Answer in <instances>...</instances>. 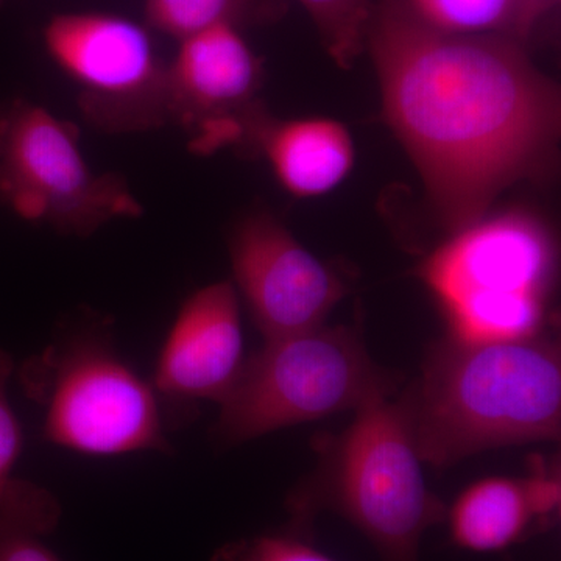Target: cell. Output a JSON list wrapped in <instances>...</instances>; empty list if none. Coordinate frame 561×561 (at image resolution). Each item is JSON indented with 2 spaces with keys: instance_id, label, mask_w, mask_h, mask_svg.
Masks as SVG:
<instances>
[{
  "instance_id": "cell-1",
  "label": "cell",
  "mask_w": 561,
  "mask_h": 561,
  "mask_svg": "<svg viewBox=\"0 0 561 561\" xmlns=\"http://www.w3.org/2000/svg\"><path fill=\"white\" fill-rule=\"evenodd\" d=\"M370 51L391 130L453 232L538 171L560 133L559 88L508 36L423 24L405 0H375Z\"/></svg>"
},
{
  "instance_id": "cell-2",
  "label": "cell",
  "mask_w": 561,
  "mask_h": 561,
  "mask_svg": "<svg viewBox=\"0 0 561 561\" xmlns=\"http://www.w3.org/2000/svg\"><path fill=\"white\" fill-rule=\"evenodd\" d=\"M402 404L423 463L451 467L474 454L560 440L561 357L548 334L434 346Z\"/></svg>"
},
{
  "instance_id": "cell-3",
  "label": "cell",
  "mask_w": 561,
  "mask_h": 561,
  "mask_svg": "<svg viewBox=\"0 0 561 561\" xmlns=\"http://www.w3.org/2000/svg\"><path fill=\"white\" fill-rule=\"evenodd\" d=\"M316 451L317 470L287 500L289 529L305 534L317 513L332 512L360 530L382 561H420L424 534L448 511L424 481L401 398L364 405L341 434L317 438Z\"/></svg>"
},
{
  "instance_id": "cell-4",
  "label": "cell",
  "mask_w": 561,
  "mask_h": 561,
  "mask_svg": "<svg viewBox=\"0 0 561 561\" xmlns=\"http://www.w3.org/2000/svg\"><path fill=\"white\" fill-rule=\"evenodd\" d=\"M557 267L551 230L538 217L512 210L454 232L419 273L440 302L449 335L505 342L546 331Z\"/></svg>"
},
{
  "instance_id": "cell-5",
  "label": "cell",
  "mask_w": 561,
  "mask_h": 561,
  "mask_svg": "<svg viewBox=\"0 0 561 561\" xmlns=\"http://www.w3.org/2000/svg\"><path fill=\"white\" fill-rule=\"evenodd\" d=\"M402 381L368 353L360 331L321 327L265 341L243 360L230 391L219 402L214 440L241 445L262 435L359 411L393 397Z\"/></svg>"
},
{
  "instance_id": "cell-6",
  "label": "cell",
  "mask_w": 561,
  "mask_h": 561,
  "mask_svg": "<svg viewBox=\"0 0 561 561\" xmlns=\"http://www.w3.org/2000/svg\"><path fill=\"white\" fill-rule=\"evenodd\" d=\"M51 445L87 456L172 453L157 391L114 346L103 324L70 331L21 365Z\"/></svg>"
},
{
  "instance_id": "cell-7",
  "label": "cell",
  "mask_w": 561,
  "mask_h": 561,
  "mask_svg": "<svg viewBox=\"0 0 561 561\" xmlns=\"http://www.w3.org/2000/svg\"><path fill=\"white\" fill-rule=\"evenodd\" d=\"M0 198L24 220L81 238L144 213L127 181L92 171L70 122L22 101L0 121Z\"/></svg>"
},
{
  "instance_id": "cell-8",
  "label": "cell",
  "mask_w": 561,
  "mask_h": 561,
  "mask_svg": "<svg viewBox=\"0 0 561 561\" xmlns=\"http://www.w3.org/2000/svg\"><path fill=\"white\" fill-rule=\"evenodd\" d=\"M51 61L79 90L84 119L110 135L169 124L168 62L149 27L103 11L55 14L43 33Z\"/></svg>"
},
{
  "instance_id": "cell-9",
  "label": "cell",
  "mask_w": 561,
  "mask_h": 561,
  "mask_svg": "<svg viewBox=\"0 0 561 561\" xmlns=\"http://www.w3.org/2000/svg\"><path fill=\"white\" fill-rule=\"evenodd\" d=\"M230 257L236 290L265 341L316 330L348 291L331 265L265 210L232 228Z\"/></svg>"
},
{
  "instance_id": "cell-10",
  "label": "cell",
  "mask_w": 561,
  "mask_h": 561,
  "mask_svg": "<svg viewBox=\"0 0 561 561\" xmlns=\"http://www.w3.org/2000/svg\"><path fill=\"white\" fill-rule=\"evenodd\" d=\"M261 81L262 62L239 27L217 25L180 41L168 62L169 124L191 133L201 153L232 146Z\"/></svg>"
},
{
  "instance_id": "cell-11",
  "label": "cell",
  "mask_w": 561,
  "mask_h": 561,
  "mask_svg": "<svg viewBox=\"0 0 561 561\" xmlns=\"http://www.w3.org/2000/svg\"><path fill=\"white\" fill-rule=\"evenodd\" d=\"M241 305L230 280L209 284L181 305L154 365L161 404L224 400L243 365Z\"/></svg>"
},
{
  "instance_id": "cell-12",
  "label": "cell",
  "mask_w": 561,
  "mask_h": 561,
  "mask_svg": "<svg viewBox=\"0 0 561 561\" xmlns=\"http://www.w3.org/2000/svg\"><path fill=\"white\" fill-rule=\"evenodd\" d=\"M232 146L257 151L276 180L298 198L320 197L350 175L356 161L353 138L332 119H276L260 103L241 117Z\"/></svg>"
},
{
  "instance_id": "cell-13",
  "label": "cell",
  "mask_w": 561,
  "mask_h": 561,
  "mask_svg": "<svg viewBox=\"0 0 561 561\" xmlns=\"http://www.w3.org/2000/svg\"><path fill=\"white\" fill-rule=\"evenodd\" d=\"M559 471L534 463L527 478H489L472 483L446 512L453 541L474 552H496L530 537L559 515Z\"/></svg>"
},
{
  "instance_id": "cell-14",
  "label": "cell",
  "mask_w": 561,
  "mask_h": 561,
  "mask_svg": "<svg viewBox=\"0 0 561 561\" xmlns=\"http://www.w3.org/2000/svg\"><path fill=\"white\" fill-rule=\"evenodd\" d=\"M13 373V357L0 348V523H16L49 535L60 523V502L44 486L13 476L24 448L21 421L9 400Z\"/></svg>"
},
{
  "instance_id": "cell-15",
  "label": "cell",
  "mask_w": 561,
  "mask_h": 561,
  "mask_svg": "<svg viewBox=\"0 0 561 561\" xmlns=\"http://www.w3.org/2000/svg\"><path fill=\"white\" fill-rule=\"evenodd\" d=\"M423 24L460 36H508L522 41L518 0H405Z\"/></svg>"
},
{
  "instance_id": "cell-16",
  "label": "cell",
  "mask_w": 561,
  "mask_h": 561,
  "mask_svg": "<svg viewBox=\"0 0 561 561\" xmlns=\"http://www.w3.org/2000/svg\"><path fill=\"white\" fill-rule=\"evenodd\" d=\"M267 0H146L147 27L183 41L217 27L260 20Z\"/></svg>"
},
{
  "instance_id": "cell-17",
  "label": "cell",
  "mask_w": 561,
  "mask_h": 561,
  "mask_svg": "<svg viewBox=\"0 0 561 561\" xmlns=\"http://www.w3.org/2000/svg\"><path fill=\"white\" fill-rule=\"evenodd\" d=\"M335 65L348 69L365 49L375 0H298Z\"/></svg>"
},
{
  "instance_id": "cell-18",
  "label": "cell",
  "mask_w": 561,
  "mask_h": 561,
  "mask_svg": "<svg viewBox=\"0 0 561 561\" xmlns=\"http://www.w3.org/2000/svg\"><path fill=\"white\" fill-rule=\"evenodd\" d=\"M210 561H335L313 548L302 531L254 535L221 546Z\"/></svg>"
},
{
  "instance_id": "cell-19",
  "label": "cell",
  "mask_w": 561,
  "mask_h": 561,
  "mask_svg": "<svg viewBox=\"0 0 561 561\" xmlns=\"http://www.w3.org/2000/svg\"><path fill=\"white\" fill-rule=\"evenodd\" d=\"M43 535L0 523V561H62Z\"/></svg>"
},
{
  "instance_id": "cell-20",
  "label": "cell",
  "mask_w": 561,
  "mask_h": 561,
  "mask_svg": "<svg viewBox=\"0 0 561 561\" xmlns=\"http://www.w3.org/2000/svg\"><path fill=\"white\" fill-rule=\"evenodd\" d=\"M559 2L560 0H518L523 41L530 35L541 18L552 9H556Z\"/></svg>"
},
{
  "instance_id": "cell-21",
  "label": "cell",
  "mask_w": 561,
  "mask_h": 561,
  "mask_svg": "<svg viewBox=\"0 0 561 561\" xmlns=\"http://www.w3.org/2000/svg\"><path fill=\"white\" fill-rule=\"evenodd\" d=\"M3 111H0V121H2Z\"/></svg>"
}]
</instances>
